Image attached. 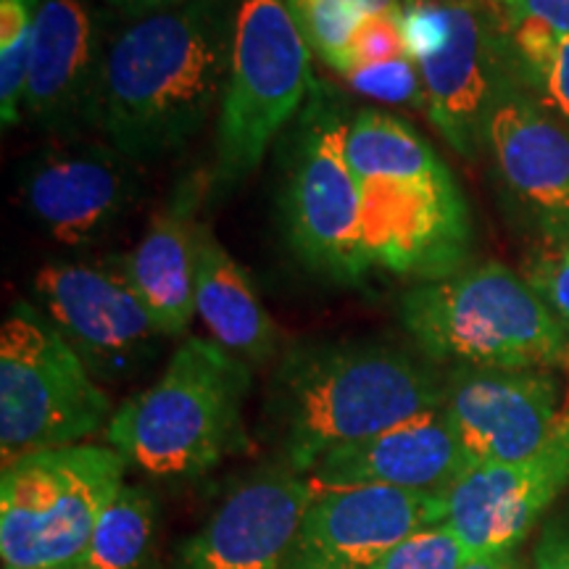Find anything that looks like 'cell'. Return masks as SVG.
<instances>
[{
	"mask_svg": "<svg viewBox=\"0 0 569 569\" xmlns=\"http://www.w3.org/2000/svg\"><path fill=\"white\" fill-rule=\"evenodd\" d=\"M401 56H409L407 32H403L401 17H396V13H369V17H361L351 40L353 69L367 67V63L393 61L401 59Z\"/></svg>",
	"mask_w": 569,
	"mask_h": 569,
	"instance_id": "f546056e",
	"label": "cell"
},
{
	"mask_svg": "<svg viewBox=\"0 0 569 569\" xmlns=\"http://www.w3.org/2000/svg\"><path fill=\"white\" fill-rule=\"evenodd\" d=\"M467 469L465 446L440 407L359 443L336 448L311 469L309 480L317 490L386 486L448 493Z\"/></svg>",
	"mask_w": 569,
	"mask_h": 569,
	"instance_id": "d6986e66",
	"label": "cell"
},
{
	"mask_svg": "<svg viewBox=\"0 0 569 569\" xmlns=\"http://www.w3.org/2000/svg\"><path fill=\"white\" fill-rule=\"evenodd\" d=\"M209 193V172L190 174L153 213L140 243L122 259L132 288L169 340L188 338L196 317V219Z\"/></svg>",
	"mask_w": 569,
	"mask_h": 569,
	"instance_id": "ffe728a7",
	"label": "cell"
},
{
	"mask_svg": "<svg viewBox=\"0 0 569 569\" xmlns=\"http://www.w3.org/2000/svg\"><path fill=\"white\" fill-rule=\"evenodd\" d=\"M446 382L443 367L390 340H315L280 353L261 415L277 461L309 478L336 448L443 407Z\"/></svg>",
	"mask_w": 569,
	"mask_h": 569,
	"instance_id": "7a4b0ae2",
	"label": "cell"
},
{
	"mask_svg": "<svg viewBox=\"0 0 569 569\" xmlns=\"http://www.w3.org/2000/svg\"><path fill=\"white\" fill-rule=\"evenodd\" d=\"M106 3L117 6V9H124L130 13H156V11H167V9H177V6L190 3V0H106Z\"/></svg>",
	"mask_w": 569,
	"mask_h": 569,
	"instance_id": "836d02e7",
	"label": "cell"
},
{
	"mask_svg": "<svg viewBox=\"0 0 569 569\" xmlns=\"http://www.w3.org/2000/svg\"><path fill=\"white\" fill-rule=\"evenodd\" d=\"M530 569H569V509L543 525Z\"/></svg>",
	"mask_w": 569,
	"mask_h": 569,
	"instance_id": "1f68e13d",
	"label": "cell"
},
{
	"mask_svg": "<svg viewBox=\"0 0 569 569\" xmlns=\"http://www.w3.org/2000/svg\"><path fill=\"white\" fill-rule=\"evenodd\" d=\"M232 30L227 0H190L132 21L106 48L92 127L134 163L182 151L222 103Z\"/></svg>",
	"mask_w": 569,
	"mask_h": 569,
	"instance_id": "6da1fadb",
	"label": "cell"
},
{
	"mask_svg": "<svg viewBox=\"0 0 569 569\" xmlns=\"http://www.w3.org/2000/svg\"><path fill=\"white\" fill-rule=\"evenodd\" d=\"M196 315L213 343L246 365H269L280 353V327L256 293L251 274L206 224L198 227L196 243Z\"/></svg>",
	"mask_w": 569,
	"mask_h": 569,
	"instance_id": "44dd1931",
	"label": "cell"
},
{
	"mask_svg": "<svg viewBox=\"0 0 569 569\" xmlns=\"http://www.w3.org/2000/svg\"><path fill=\"white\" fill-rule=\"evenodd\" d=\"M113 407L101 382L32 301L0 327V459L80 446L106 430Z\"/></svg>",
	"mask_w": 569,
	"mask_h": 569,
	"instance_id": "52a82bcc",
	"label": "cell"
},
{
	"mask_svg": "<svg viewBox=\"0 0 569 569\" xmlns=\"http://www.w3.org/2000/svg\"><path fill=\"white\" fill-rule=\"evenodd\" d=\"M461 569H525L522 561H519L517 549H501L480 553V557H472Z\"/></svg>",
	"mask_w": 569,
	"mask_h": 569,
	"instance_id": "d6a6232c",
	"label": "cell"
},
{
	"mask_svg": "<svg viewBox=\"0 0 569 569\" xmlns=\"http://www.w3.org/2000/svg\"><path fill=\"white\" fill-rule=\"evenodd\" d=\"M40 0H0V122L3 130L24 119L34 13Z\"/></svg>",
	"mask_w": 569,
	"mask_h": 569,
	"instance_id": "d4e9b609",
	"label": "cell"
},
{
	"mask_svg": "<svg viewBox=\"0 0 569 569\" xmlns=\"http://www.w3.org/2000/svg\"><path fill=\"white\" fill-rule=\"evenodd\" d=\"M343 80L351 84L359 96L375 98V101L382 103L427 111L425 82L411 56H401V59L382 63H367V67L353 69L351 74L343 77Z\"/></svg>",
	"mask_w": 569,
	"mask_h": 569,
	"instance_id": "83f0119b",
	"label": "cell"
},
{
	"mask_svg": "<svg viewBox=\"0 0 569 569\" xmlns=\"http://www.w3.org/2000/svg\"><path fill=\"white\" fill-rule=\"evenodd\" d=\"M253 367L211 338H182L153 386L127 398L106 446L159 480H196L251 446L246 401Z\"/></svg>",
	"mask_w": 569,
	"mask_h": 569,
	"instance_id": "3957f363",
	"label": "cell"
},
{
	"mask_svg": "<svg viewBox=\"0 0 569 569\" xmlns=\"http://www.w3.org/2000/svg\"><path fill=\"white\" fill-rule=\"evenodd\" d=\"M567 409L551 369H448L443 411L469 467L532 457L559 430Z\"/></svg>",
	"mask_w": 569,
	"mask_h": 569,
	"instance_id": "5bb4252c",
	"label": "cell"
},
{
	"mask_svg": "<svg viewBox=\"0 0 569 569\" xmlns=\"http://www.w3.org/2000/svg\"><path fill=\"white\" fill-rule=\"evenodd\" d=\"M359 196L372 267L432 282L472 264V213L446 161L430 172L365 180Z\"/></svg>",
	"mask_w": 569,
	"mask_h": 569,
	"instance_id": "8fae6325",
	"label": "cell"
},
{
	"mask_svg": "<svg viewBox=\"0 0 569 569\" xmlns=\"http://www.w3.org/2000/svg\"><path fill=\"white\" fill-rule=\"evenodd\" d=\"M317 486L282 461L248 472L227 490L169 569H280Z\"/></svg>",
	"mask_w": 569,
	"mask_h": 569,
	"instance_id": "2e32d148",
	"label": "cell"
},
{
	"mask_svg": "<svg viewBox=\"0 0 569 569\" xmlns=\"http://www.w3.org/2000/svg\"><path fill=\"white\" fill-rule=\"evenodd\" d=\"M507 21H532L546 30L569 34V0H490Z\"/></svg>",
	"mask_w": 569,
	"mask_h": 569,
	"instance_id": "4dcf8cb0",
	"label": "cell"
},
{
	"mask_svg": "<svg viewBox=\"0 0 569 569\" xmlns=\"http://www.w3.org/2000/svg\"><path fill=\"white\" fill-rule=\"evenodd\" d=\"M417 351L440 367L569 369V338L522 272L482 261L398 301Z\"/></svg>",
	"mask_w": 569,
	"mask_h": 569,
	"instance_id": "277c9868",
	"label": "cell"
},
{
	"mask_svg": "<svg viewBox=\"0 0 569 569\" xmlns=\"http://www.w3.org/2000/svg\"><path fill=\"white\" fill-rule=\"evenodd\" d=\"M351 3L361 17H369V13H396L401 17L403 13V0H346Z\"/></svg>",
	"mask_w": 569,
	"mask_h": 569,
	"instance_id": "e575fe53",
	"label": "cell"
},
{
	"mask_svg": "<svg viewBox=\"0 0 569 569\" xmlns=\"http://www.w3.org/2000/svg\"><path fill=\"white\" fill-rule=\"evenodd\" d=\"M486 151L519 222L540 246L569 240V124L515 74L503 80L486 124Z\"/></svg>",
	"mask_w": 569,
	"mask_h": 569,
	"instance_id": "7c38bea8",
	"label": "cell"
},
{
	"mask_svg": "<svg viewBox=\"0 0 569 569\" xmlns=\"http://www.w3.org/2000/svg\"><path fill=\"white\" fill-rule=\"evenodd\" d=\"M351 117L325 84H315L282 148V224L296 259L325 280L356 284L369 272L361 238L359 182L348 163Z\"/></svg>",
	"mask_w": 569,
	"mask_h": 569,
	"instance_id": "8992f818",
	"label": "cell"
},
{
	"mask_svg": "<svg viewBox=\"0 0 569 569\" xmlns=\"http://www.w3.org/2000/svg\"><path fill=\"white\" fill-rule=\"evenodd\" d=\"M401 21L425 82L427 117L453 151L478 159L488 113L511 74L501 13L490 0H403Z\"/></svg>",
	"mask_w": 569,
	"mask_h": 569,
	"instance_id": "9c48e42d",
	"label": "cell"
},
{
	"mask_svg": "<svg viewBox=\"0 0 569 569\" xmlns=\"http://www.w3.org/2000/svg\"><path fill=\"white\" fill-rule=\"evenodd\" d=\"M103 56L96 21L82 0H40L24 119L51 132L92 124Z\"/></svg>",
	"mask_w": 569,
	"mask_h": 569,
	"instance_id": "ac0fdd59",
	"label": "cell"
},
{
	"mask_svg": "<svg viewBox=\"0 0 569 569\" xmlns=\"http://www.w3.org/2000/svg\"><path fill=\"white\" fill-rule=\"evenodd\" d=\"M306 46L340 77L351 71V40L361 13L346 0H288Z\"/></svg>",
	"mask_w": 569,
	"mask_h": 569,
	"instance_id": "484cf974",
	"label": "cell"
},
{
	"mask_svg": "<svg viewBox=\"0 0 569 569\" xmlns=\"http://www.w3.org/2000/svg\"><path fill=\"white\" fill-rule=\"evenodd\" d=\"M156 498L146 486H124L103 511L77 569H153Z\"/></svg>",
	"mask_w": 569,
	"mask_h": 569,
	"instance_id": "603a6c76",
	"label": "cell"
},
{
	"mask_svg": "<svg viewBox=\"0 0 569 569\" xmlns=\"http://www.w3.org/2000/svg\"><path fill=\"white\" fill-rule=\"evenodd\" d=\"M346 156L356 182L430 172L443 163L436 148L415 127L382 109H361L353 113Z\"/></svg>",
	"mask_w": 569,
	"mask_h": 569,
	"instance_id": "7402d4cb",
	"label": "cell"
},
{
	"mask_svg": "<svg viewBox=\"0 0 569 569\" xmlns=\"http://www.w3.org/2000/svg\"><path fill=\"white\" fill-rule=\"evenodd\" d=\"M42 569H77V567H42Z\"/></svg>",
	"mask_w": 569,
	"mask_h": 569,
	"instance_id": "d590c367",
	"label": "cell"
},
{
	"mask_svg": "<svg viewBox=\"0 0 569 569\" xmlns=\"http://www.w3.org/2000/svg\"><path fill=\"white\" fill-rule=\"evenodd\" d=\"M446 519V493L386 486L317 490L280 569H369L411 532Z\"/></svg>",
	"mask_w": 569,
	"mask_h": 569,
	"instance_id": "9a60e30c",
	"label": "cell"
},
{
	"mask_svg": "<svg viewBox=\"0 0 569 569\" xmlns=\"http://www.w3.org/2000/svg\"><path fill=\"white\" fill-rule=\"evenodd\" d=\"M536 293L543 298L569 338V240L559 246H540L522 269Z\"/></svg>",
	"mask_w": 569,
	"mask_h": 569,
	"instance_id": "f1b7e54d",
	"label": "cell"
},
{
	"mask_svg": "<svg viewBox=\"0 0 569 569\" xmlns=\"http://www.w3.org/2000/svg\"><path fill=\"white\" fill-rule=\"evenodd\" d=\"M315 84L311 48L288 0H238L230 74L209 169L211 196L230 193L259 169L269 146L301 113Z\"/></svg>",
	"mask_w": 569,
	"mask_h": 569,
	"instance_id": "5b68a950",
	"label": "cell"
},
{
	"mask_svg": "<svg viewBox=\"0 0 569 569\" xmlns=\"http://www.w3.org/2000/svg\"><path fill=\"white\" fill-rule=\"evenodd\" d=\"M127 461L117 448L80 443L51 448L0 472L3 569L74 567L122 490Z\"/></svg>",
	"mask_w": 569,
	"mask_h": 569,
	"instance_id": "ba28073f",
	"label": "cell"
},
{
	"mask_svg": "<svg viewBox=\"0 0 569 569\" xmlns=\"http://www.w3.org/2000/svg\"><path fill=\"white\" fill-rule=\"evenodd\" d=\"M32 296L101 386L134 380L169 340L132 288L122 259L48 261L32 277Z\"/></svg>",
	"mask_w": 569,
	"mask_h": 569,
	"instance_id": "30bf717a",
	"label": "cell"
},
{
	"mask_svg": "<svg viewBox=\"0 0 569 569\" xmlns=\"http://www.w3.org/2000/svg\"><path fill=\"white\" fill-rule=\"evenodd\" d=\"M503 19V17H501ZM511 74L546 109L569 124V34L546 30L532 21H507Z\"/></svg>",
	"mask_w": 569,
	"mask_h": 569,
	"instance_id": "cb8c5ba5",
	"label": "cell"
},
{
	"mask_svg": "<svg viewBox=\"0 0 569 569\" xmlns=\"http://www.w3.org/2000/svg\"><path fill=\"white\" fill-rule=\"evenodd\" d=\"M138 190V163L109 142H53L34 153L21 174L32 222L67 248L109 238L134 209Z\"/></svg>",
	"mask_w": 569,
	"mask_h": 569,
	"instance_id": "4fadbf2b",
	"label": "cell"
},
{
	"mask_svg": "<svg viewBox=\"0 0 569 569\" xmlns=\"http://www.w3.org/2000/svg\"><path fill=\"white\" fill-rule=\"evenodd\" d=\"M569 486V409L549 443L509 465L469 467L448 490V525L472 557L517 549Z\"/></svg>",
	"mask_w": 569,
	"mask_h": 569,
	"instance_id": "e0dca14e",
	"label": "cell"
},
{
	"mask_svg": "<svg viewBox=\"0 0 569 569\" xmlns=\"http://www.w3.org/2000/svg\"><path fill=\"white\" fill-rule=\"evenodd\" d=\"M472 559L467 543L446 522L411 532L369 569H461Z\"/></svg>",
	"mask_w": 569,
	"mask_h": 569,
	"instance_id": "4316f807",
	"label": "cell"
}]
</instances>
